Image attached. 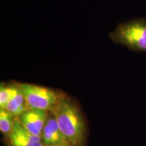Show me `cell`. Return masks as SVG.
I'll return each instance as SVG.
<instances>
[{
	"mask_svg": "<svg viewBox=\"0 0 146 146\" xmlns=\"http://www.w3.org/2000/svg\"><path fill=\"white\" fill-rule=\"evenodd\" d=\"M52 112L70 145L85 146L87 136V124L77 104L62 92Z\"/></svg>",
	"mask_w": 146,
	"mask_h": 146,
	"instance_id": "obj_1",
	"label": "cell"
},
{
	"mask_svg": "<svg viewBox=\"0 0 146 146\" xmlns=\"http://www.w3.org/2000/svg\"><path fill=\"white\" fill-rule=\"evenodd\" d=\"M109 37L114 43L125 45L131 50L146 52V18L120 23Z\"/></svg>",
	"mask_w": 146,
	"mask_h": 146,
	"instance_id": "obj_2",
	"label": "cell"
},
{
	"mask_svg": "<svg viewBox=\"0 0 146 146\" xmlns=\"http://www.w3.org/2000/svg\"><path fill=\"white\" fill-rule=\"evenodd\" d=\"M29 108L52 112L62 92L31 83H18Z\"/></svg>",
	"mask_w": 146,
	"mask_h": 146,
	"instance_id": "obj_3",
	"label": "cell"
},
{
	"mask_svg": "<svg viewBox=\"0 0 146 146\" xmlns=\"http://www.w3.org/2000/svg\"><path fill=\"white\" fill-rule=\"evenodd\" d=\"M4 141L7 146H44L41 137L27 130L17 118L11 132L5 136Z\"/></svg>",
	"mask_w": 146,
	"mask_h": 146,
	"instance_id": "obj_4",
	"label": "cell"
},
{
	"mask_svg": "<svg viewBox=\"0 0 146 146\" xmlns=\"http://www.w3.org/2000/svg\"><path fill=\"white\" fill-rule=\"evenodd\" d=\"M41 141L45 145H67L70 144L66 139L58 126L54 113L49 112L41 134Z\"/></svg>",
	"mask_w": 146,
	"mask_h": 146,
	"instance_id": "obj_5",
	"label": "cell"
},
{
	"mask_svg": "<svg viewBox=\"0 0 146 146\" xmlns=\"http://www.w3.org/2000/svg\"><path fill=\"white\" fill-rule=\"evenodd\" d=\"M48 113V111L29 108L17 118L23 127L29 132L35 135L41 137Z\"/></svg>",
	"mask_w": 146,
	"mask_h": 146,
	"instance_id": "obj_6",
	"label": "cell"
},
{
	"mask_svg": "<svg viewBox=\"0 0 146 146\" xmlns=\"http://www.w3.org/2000/svg\"><path fill=\"white\" fill-rule=\"evenodd\" d=\"M2 108H4L12 113L16 118L18 117L20 115L29 108L18 82H16L13 94L8 103Z\"/></svg>",
	"mask_w": 146,
	"mask_h": 146,
	"instance_id": "obj_7",
	"label": "cell"
},
{
	"mask_svg": "<svg viewBox=\"0 0 146 146\" xmlns=\"http://www.w3.org/2000/svg\"><path fill=\"white\" fill-rule=\"evenodd\" d=\"M15 119L16 117L12 113L4 108H0V131L4 136L11 132Z\"/></svg>",
	"mask_w": 146,
	"mask_h": 146,
	"instance_id": "obj_8",
	"label": "cell"
},
{
	"mask_svg": "<svg viewBox=\"0 0 146 146\" xmlns=\"http://www.w3.org/2000/svg\"><path fill=\"white\" fill-rule=\"evenodd\" d=\"M16 82L1 83L0 85V108H3L13 94Z\"/></svg>",
	"mask_w": 146,
	"mask_h": 146,
	"instance_id": "obj_9",
	"label": "cell"
},
{
	"mask_svg": "<svg viewBox=\"0 0 146 146\" xmlns=\"http://www.w3.org/2000/svg\"><path fill=\"white\" fill-rule=\"evenodd\" d=\"M45 146H71V145H45Z\"/></svg>",
	"mask_w": 146,
	"mask_h": 146,
	"instance_id": "obj_10",
	"label": "cell"
}]
</instances>
